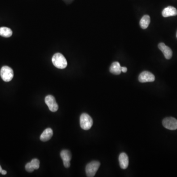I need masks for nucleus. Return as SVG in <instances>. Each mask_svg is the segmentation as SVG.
I'll return each instance as SVG.
<instances>
[{
	"mask_svg": "<svg viewBox=\"0 0 177 177\" xmlns=\"http://www.w3.org/2000/svg\"><path fill=\"white\" fill-rule=\"evenodd\" d=\"M52 63L55 67L59 69H64L68 65L65 57L61 53H56L52 59Z\"/></svg>",
	"mask_w": 177,
	"mask_h": 177,
	"instance_id": "obj_1",
	"label": "nucleus"
},
{
	"mask_svg": "<svg viewBox=\"0 0 177 177\" xmlns=\"http://www.w3.org/2000/svg\"><path fill=\"white\" fill-rule=\"evenodd\" d=\"M80 124L82 129L85 130H89L93 125V119L88 114L83 113L80 118Z\"/></svg>",
	"mask_w": 177,
	"mask_h": 177,
	"instance_id": "obj_2",
	"label": "nucleus"
},
{
	"mask_svg": "<svg viewBox=\"0 0 177 177\" xmlns=\"http://www.w3.org/2000/svg\"><path fill=\"white\" fill-rule=\"evenodd\" d=\"M100 165V162L98 161H93L88 163L86 167V173L87 177H94Z\"/></svg>",
	"mask_w": 177,
	"mask_h": 177,
	"instance_id": "obj_3",
	"label": "nucleus"
},
{
	"mask_svg": "<svg viewBox=\"0 0 177 177\" xmlns=\"http://www.w3.org/2000/svg\"><path fill=\"white\" fill-rule=\"evenodd\" d=\"M1 77L5 82H10L13 78L14 73L11 68L8 66H4L0 71Z\"/></svg>",
	"mask_w": 177,
	"mask_h": 177,
	"instance_id": "obj_4",
	"label": "nucleus"
},
{
	"mask_svg": "<svg viewBox=\"0 0 177 177\" xmlns=\"http://www.w3.org/2000/svg\"><path fill=\"white\" fill-rule=\"evenodd\" d=\"M162 124L167 129L176 130L177 129V120L173 117H167L163 120Z\"/></svg>",
	"mask_w": 177,
	"mask_h": 177,
	"instance_id": "obj_5",
	"label": "nucleus"
},
{
	"mask_svg": "<svg viewBox=\"0 0 177 177\" xmlns=\"http://www.w3.org/2000/svg\"><path fill=\"white\" fill-rule=\"evenodd\" d=\"M45 102L51 112H56L59 108L55 99L51 95H48L45 98Z\"/></svg>",
	"mask_w": 177,
	"mask_h": 177,
	"instance_id": "obj_6",
	"label": "nucleus"
},
{
	"mask_svg": "<svg viewBox=\"0 0 177 177\" xmlns=\"http://www.w3.org/2000/svg\"><path fill=\"white\" fill-rule=\"evenodd\" d=\"M138 80L139 82L141 83L154 82L155 80V76L151 72L145 71L139 75Z\"/></svg>",
	"mask_w": 177,
	"mask_h": 177,
	"instance_id": "obj_7",
	"label": "nucleus"
},
{
	"mask_svg": "<svg viewBox=\"0 0 177 177\" xmlns=\"http://www.w3.org/2000/svg\"><path fill=\"white\" fill-rule=\"evenodd\" d=\"M61 159H63L64 165L65 168H69L70 166V160L71 159V154L70 151L66 150L61 151L60 153Z\"/></svg>",
	"mask_w": 177,
	"mask_h": 177,
	"instance_id": "obj_8",
	"label": "nucleus"
},
{
	"mask_svg": "<svg viewBox=\"0 0 177 177\" xmlns=\"http://www.w3.org/2000/svg\"><path fill=\"white\" fill-rule=\"evenodd\" d=\"M158 47L159 49L162 52L164 57L166 59L169 60L172 58L173 52L170 47L166 46L164 43H160L158 45Z\"/></svg>",
	"mask_w": 177,
	"mask_h": 177,
	"instance_id": "obj_9",
	"label": "nucleus"
},
{
	"mask_svg": "<svg viewBox=\"0 0 177 177\" xmlns=\"http://www.w3.org/2000/svg\"><path fill=\"white\" fill-rule=\"evenodd\" d=\"M120 165L121 168L123 169H125L128 168L129 164V159L128 155L124 153L120 154L119 158Z\"/></svg>",
	"mask_w": 177,
	"mask_h": 177,
	"instance_id": "obj_10",
	"label": "nucleus"
},
{
	"mask_svg": "<svg viewBox=\"0 0 177 177\" xmlns=\"http://www.w3.org/2000/svg\"><path fill=\"white\" fill-rule=\"evenodd\" d=\"M162 15L164 17L174 16L177 15V10L173 6H169L163 10Z\"/></svg>",
	"mask_w": 177,
	"mask_h": 177,
	"instance_id": "obj_11",
	"label": "nucleus"
},
{
	"mask_svg": "<svg viewBox=\"0 0 177 177\" xmlns=\"http://www.w3.org/2000/svg\"><path fill=\"white\" fill-rule=\"evenodd\" d=\"M53 135V130L50 128H47L44 130L40 136V139L43 142H46L49 140Z\"/></svg>",
	"mask_w": 177,
	"mask_h": 177,
	"instance_id": "obj_12",
	"label": "nucleus"
},
{
	"mask_svg": "<svg viewBox=\"0 0 177 177\" xmlns=\"http://www.w3.org/2000/svg\"><path fill=\"white\" fill-rule=\"evenodd\" d=\"M110 71L115 75L120 74L122 72V67L120 66V63L118 61L112 63L110 68Z\"/></svg>",
	"mask_w": 177,
	"mask_h": 177,
	"instance_id": "obj_13",
	"label": "nucleus"
},
{
	"mask_svg": "<svg viewBox=\"0 0 177 177\" xmlns=\"http://www.w3.org/2000/svg\"><path fill=\"white\" fill-rule=\"evenodd\" d=\"M150 23V17L148 15L143 16L140 21V25L142 29H146L148 27Z\"/></svg>",
	"mask_w": 177,
	"mask_h": 177,
	"instance_id": "obj_14",
	"label": "nucleus"
},
{
	"mask_svg": "<svg viewBox=\"0 0 177 177\" xmlns=\"http://www.w3.org/2000/svg\"><path fill=\"white\" fill-rule=\"evenodd\" d=\"M12 35V31L11 29L7 27L0 28V36L5 37H9Z\"/></svg>",
	"mask_w": 177,
	"mask_h": 177,
	"instance_id": "obj_15",
	"label": "nucleus"
},
{
	"mask_svg": "<svg viewBox=\"0 0 177 177\" xmlns=\"http://www.w3.org/2000/svg\"><path fill=\"white\" fill-rule=\"evenodd\" d=\"M31 163L32 165L33 166L35 170H37L40 168V161L39 159H36V158H34L32 159L31 162H30Z\"/></svg>",
	"mask_w": 177,
	"mask_h": 177,
	"instance_id": "obj_16",
	"label": "nucleus"
},
{
	"mask_svg": "<svg viewBox=\"0 0 177 177\" xmlns=\"http://www.w3.org/2000/svg\"><path fill=\"white\" fill-rule=\"evenodd\" d=\"M25 169L26 171L28 172H33V171L35 170V169L33 167V166L32 165L31 162L27 163L25 166Z\"/></svg>",
	"mask_w": 177,
	"mask_h": 177,
	"instance_id": "obj_17",
	"label": "nucleus"
},
{
	"mask_svg": "<svg viewBox=\"0 0 177 177\" xmlns=\"http://www.w3.org/2000/svg\"><path fill=\"white\" fill-rule=\"evenodd\" d=\"M127 70H128V69H127V68H125V67H122V72L125 73V72H127Z\"/></svg>",
	"mask_w": 177,
	"mask_h": 177,
	"instance_id": "obj_18",
	"label": "nucleus"
},
{
	"mask_svg": "<svg viewBox=\"0 0 177 177\" xmlns=\"http://www.w3.org/2000/svg\"><path fill=\"white\" fill-rule=\"evenodd\" d=\"M1 173L2 175H6V173H7V172L6 171H5V170H2V171Z\"/></svg>",
	"mask_w": 177,
	"mask_h": 177,
	"instance_id": "obj_19",
	"label": "nucleus"
},
{
	"mask_svg": "<svg viewBox=\"0 0 177 177\" xmlns=\"http://www.w3.org/2000/svg\"><path fill=\"white\" fill-rule=\"evenodd\" d=\"M2 171V168L1 166L0 165V173H1Z\"/></svg>",
	"mask_w": 177,
	"mask_h": 177,
	"instance_id": "obj_20",
	"label": "nucleus"
},
{
	"mask_svg": "<svg viewBox=\"0 0 177 177\" xmlns=\"http://www.w3.org/2000/svg\"><path fill=\"white\" fill-rule=\"evenodd\" d=\"M176 36H177V35H176Z\"/></svg>",
	"mask_w": 177,
	"mask_h": 177,
	"instance_id": "obj_21",
	"label": "nucleus"
}]
</instances>
